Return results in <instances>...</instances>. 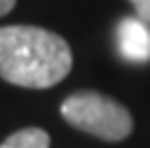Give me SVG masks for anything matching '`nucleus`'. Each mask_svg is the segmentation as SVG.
<instances>
[{"mask_svg":"<svg viewBox=\"0 0 150 148\" xmlns=\"http://www.w3.org/2000/svg\"><path fill=\"white\" fill-rule=\"evenodd\" d=\"M0 148H49V134L40 127H26L9 134Z\"/></svg>","mask_w":150,"mask_h":148,"instance_id":"20e7f679","label":"nucleus"},{"mask_svg":"<svg viewBox=\"0 0 150 148\" xmlns=\"http://www.w3.org/2000/svg\"><path fill=\"white\" fill-rule=\"evenodd\" d=\"M61 115L68 125L103 141H122L131 134V113L115 99L98 92H75L61 103Z\"/></svg>","mask_w":150,"mask_h":148,"instance_id":"f03ea898","label":"nucleus"},{"mask_svg":"<svg viewBox=\"0 0 150 148\" xmlns=\"http://www.w3.org/2000/svg\"><path fill=\"white\" fill-rule=\"evenodd\" d=\"M73 66L68 42L40 26L0 28V78L30 89L61 82Z\"/></svg>","mask_w":150,"mask_h":148,"instance_id":"f257e3e1","label":"nucleus"},{"mask_svg":"<svg viewBox=\"0 0 150 148\" xmlns=\"http://www.w3.org/2000/svg\"><path fill=\"white\" fill-rule=\"evenodd\" d=\"M138 19H143L145 23H150V0H131Z\"/></svg>","mask_w":150,"mask_h":148,"instance_id":"39448f33","label":"nucleus"},{"mask_svg":"<svg viewBox=\"0 0 150 148\" xmlns=\"http://www.w3.org/2000/svg\"><path fill=\"white\" fill-rule=\"evenodd\" d=\"M14 5H16V0H0V16L9 14L14 9Z\"/></svg>","mask_w":150,"mask_h":148,"instance_id":"423d86ee","label":"nucleus"},{"mask_svg":"<svg viewBox=\"0 0 150 148\" xmlns=\"http://www.w3.org/2000/svg\"><path fill=\"white\" fill-rule=\"evenodd\" d=\"M117 49L131 63L150 61V23L138 16H127L117 26Z\"/></svg>","mask_w":150,"mask_h":148,"instance_id":"7ed1b4c3","label":"nucleus"}]
</instances>
